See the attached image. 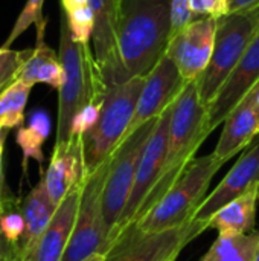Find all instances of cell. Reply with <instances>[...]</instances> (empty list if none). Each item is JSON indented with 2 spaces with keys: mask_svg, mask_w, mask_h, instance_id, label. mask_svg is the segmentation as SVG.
Masks as SVG:
<instances>
[{
  "mask_svg": "<svg viewBox=\"0 0 259 261\" xmlns=\"http://www.w3.org/2000/svg\"><path fill=\"white\" fill-rule=\"evenodd\" d=\"M259 6V0H229L231 12H244Z\"/></svg>",
  "mask_w": 259,
  "mask_h": 261,
  "instance_id": "31",
  "label": "cell"
},
{
  "mask_svg": "<svg viewBox=\"0 0 259 261\" xmlns=\"http://www.w3.org/2000/svg\"><path fill=\"white\" fill-rule=\"evenodd\" d=\"M189 232V223L156 232H145L131 223L111 242L104 261H176L191 242Z\"/></svg>",
  "mask_w": 259,
  "mask_h": 261,
  "instance_id": "9",
  "label": "cell"
},
{
  "mask_svg": "<svg viewBox=\"0 0 259 261\" xmlns=\"http://www.w3.org/2000/svg\"><path fill=\"white\" fill-rule=\"evenodd\" d=\"M224 165L214 153L194 158L165 196L139 220L136 226L145 232L179 228L191 222L194 213L205 200L214 176Z\"/></svg>",
  "mask_w": 259,
  "mask_h": 261,
  "instance_id": "4",
  "label": "cell"
},
{
  "mask_svg": "<svg viewBox=\"0 0 259 261\" xmlns=\"http://www.w3.org/2000/svg\"><path fill=\"white\" fill-rule=\"evenodd\" d=\"M21 249L20 245L11 243L0 226V261H21Z\"/></svg>",
  "mask_w": 259,
  "mask_h": 261,
  "instance_id": "30",
  "label": "cell"
},
{
  "mask_svg": "<svg viewBox=\"0 0 259 261\" xmlns=\"http://www.w3.org/2000/svg\"><path fill=\"white\" fill-rule=\"evenodd\" d=\"M217 18L198 17L171 35L166 55L186 83L197 81L209 66L217 34Z\"/></svg>",
  "mask_w": 259,
  "mask_h": 261,
  "instance_id": "12",
  "label": "cell"
},
{
  "mask_svg": "<svg viewBox=\"0 0 259 261\" xmlns=\"http://www.w3.org/2000/svg\"><path fill=\"white\" fill-rule=\"evenodd\" d=\"M194 20L189 0H172L171 2V35L185 28Z\"/></svg>",
  "mask_w": 259,
  "mask_h": 261,
  "instance_id": "29",
  "label": "cell"
},
{
  "mask_svg": "<svg viewBox=\"0 0 259 261\" xmlns=\"http://www.w3.org/2000/svg\"><path fill=\"white\" fill-rule=\"evenodd\" d=\"M259 29V6L244 12H231L217 23L215 46L205 73L197 80L202 102L209 107L217 93L244 55Z\"/></svg>",
  "mask_w": 259,
  "mask_h": 261,
  "instance_id": "6",
  "label": "cell"
},
{
  "mask_svg": "<svg viewBox=\"0 0 259 261\" xmlns=\"http://www.w3.org/2000/svg\"><path fill=\"white\" fill-rule=\"evenodd\" d=\"M58 54L64 69V83L58 90L55 142H64L70 138L75 116L89 104L101 102L108 86L102 76L90 43L84 44L73 40L63 12L60 20Z\"/></svg>",
  "mask_w": 259,
  "mask_h": 261,
  "instance_id": "2",
  "label": "cell"
},
{
  "mask_svg": "<svg viewBox=\"0 0 259 261\" xmlns=\"http://www.w3.org/2000/svg\"><path fill=\"white\" fill-rule=\"evenodd\" d=\"M172 0H119L116 55L107 84L147 76L171 38Z\"/></svg>",
  "mask_w": 259,
  "mask_h": 261,
  "instance_id": "1",
  "label": "cell"
},
{
  "mask_svg": "<svg viewBox=\"0 0 259 261\" xmlns=\"http://www.w3.org/2000/svg\"><path fill=\"white\" fill-rule=\"evenodd\" d=\"M61 12L64 14L72 37L78 43L89 44L93 35L95 15L89 0H61Z\"/></svg>",
  "mask_w": 259,
  "mask_h": 261,
  "instance_id": "25",
  "label": "cell"
},
{
  "mask_svg": "<svg viewBox=\"0 0 259 261\" xmlns=\"http://www.w3.org/2000/svg\"><path fill=\"white\" fill-rule=\"evenodd\" d=\"M50 133V119L44 112H35L27 125L18 127L17 132V144L20 145L24 158V170L27 159H35L40 165L44 161L43 144L46 142Z\"/></svg>",
  "mask_w": 259,
  "mask_h": 261,
  "instance_id": "23",
  "label": "cell"
},
{
  "mask_svg": "<svg viewBox=\"0 0 259 261\" xmlns=\"http://www.w3.org/2000/svg\"><path fill=\"white\" fill-rule=\"evenodd\" d=\"M82 261H104V254H93Z\"/></svg>",
  "mask_w": 259,
  "mask_h": 261,
  "instance_id": "33",
  "label": "cell"
},
{
  "mask_svg": "<svg viewBox=\"0 0 259 261\" xmlns=\"http://www.w3.org/2000/svg\"><path fill=\"white\" fill-rule=\"evenodd\" d=\"M157 118L140 125L136 132L128 135L108 158L102 206L105 223L110 231V245L111 236L118 228L122 213L128 203L140 156L154 130Z\"/></svg>",
  "mask_w": 259,
  "mask_h": 261,
  "instance_id": "8",
  "label": "cell"
},
{
  "mask_svg": "<svg viewBox=\"0 0 259 261\" xmlns=\"http://www.w3.org/2000/svg\"><path fill=\"white\" fill-rule=\"evenodd\" d=\"M211 133L208 107L202 102L197 81L189 83L172 102L163 170L136 220L147 214L165 196L188 164L195 158L197 150Z\"/></svg>",
  "mask_w": 259,
  "mask_h": 261,
  "instance_id": "3",
  "label": "cell"
},
{
  "mask_svg": "<svg viewBox=\"0 0 259 261\" xmlns=\"http://www.w3.org/2000/svg\"><path fill=\"white\" fill-rule=\"evenodd\" d=\"M189 3L194 18L212 17L218 20L231 14L229 0H189Z\"/></svg>",
  "mask_w": 259,
  "mask_h": 261,
  "instance_id": "28",
  "label": "cell"
},
{
  "mask_svg": "<svg viewBox=\"0 0 259 261\" xmlns=\"http://www.w3.org/2000/svg\"><path fill=\"white\" fill-rule=\"evenodd\" d=\"M259 84V29L244 55L208 107V124L214 132L227 115Z\"/></svg>",
  "mask_w": 259,
  "mask_h": 261,
  "instance_id": "14",
  "label": "cell"
},
{
  "mask_svg": "<svg viewBox=\"0 0 259 261\" xmlns=\"http://www.w3.org/2000/svg\"><path fill=\"white\" fill-rule=\"evenodd\" d=\"M31 50L32 49L14 50L11 47H0V92L18 78L21 67L31 55Z\"/></svg>",
  "mask_w": 259,
  "mask_h": 261,
  "instance_id": "27",
  "label": "cell"
},
{
  "mask_svg": "<svg viewBox=\"0 0 259 261\" xmlns=\"http://www.w3.org/2000/svg\"><path fill=\"white\" fill-rule=\"evenodd\" d=\"M43 5H44V0H27L23 11L20 12L18 18L15 20L14 23V28L12 31L9 32L8 38L5 40V43L0 46L3 49H9L11 44L32 24L38 26L41 23L46 21V18L43 17Z\"/></svg>",
  "mask_w": 259,
  "mask_h": 261,
  "instance_id": "26",
  "label": "cell"
},
{
  "mask_svg": "<svg viewBox=\"0 0 259 261\" xmlns=\"http://www.w3.org/2000/svg\"><path fill=\"white\" fill-rule=\"evenodd\" d=\"M172 60L165 54L157 66L145 76L133 121L125 135H131L145 122L159 118L188 86ZM124 138V139H125Z\"/></svg>",
  "mask_w": 259,
  "mask_h": 261,
  "instance_id": "13",
  "label": "cell"
},
{
  "mask_svg": "<svg viewBox=\"0 0 259 261\" xmlns=\"http://www.w3.org/2000/svg\"><path fill=\"white\" fill-rule=\"evenodd\" d=\"M255 261H259V245H258V251H256V257H255Z\"/></svg>",
  "mask_w": 259,
  "mask_h": 261,
  "instance_id": "35",
  "label": "cell"
},
{
  "mask_svg": "<svg viewBox=\"0 0 259 261\" xmlns=\"http://www.w3.org/2000/svg\"><path fill=\"white\" fill-rule=\"evenodd\" d=\"M255 89L227 115L223 122L221 136L212 153L224 164L237 153L247 148L259 136V110L255 99Z\"/></svg>",
  "mask_w": 259,
  "mask_h": 261,
  "instance_id": "17",
  "label": "cell"
},
{
  "mask_svg": "<svg viewBox=\"0 0 259 261\" xmlns=\"http://www.w3.org/2000/svg\"><path fill=\"white\" fill-rule=\"evenodd\" d=\"M9 130H0V196L5 191V173H3V150H5V141Z\"/></svg>",
  "mask_w": 259,
  "mask_h": 261,
  "instance_id": "32",
  "label": "cell"
},
{
  "mask_svg": "<svg viewBox=\"0 0 259 261\" xmlns=\"http://www.w3.org/2000/svg\"><path fill=\"white\" fill-rule=\"evenodd\" d=\"M56 208L58 206L52 202L47 193L44 176L41 171V177L38 184L29 191V194L21 203V211L24 217V234L20 240L21 257H24L32 249L35 242L49 226Z\"/></svg>",
  "mask_w": 259,
  "mask_h": 261,
  "instance_id": "20",
  "label": "cell"
},
{
  "mask_svg": "<svg viewBox=\"0 0 259 261\" xmlns=\"http://www.w3.org/2000/svg\"><path fill=\"white\" fill-rule=\"evenodd\" d=\"M107 167L108 159L84 180L75 228L63 261H82L93 254H105L110 248V231L102 206Z\"/></svg>",
  "mask_w": 259,
  "mask_h": 261,
  "instance_id": "7",
  "label": "cell"
},
{
  "mask_svg": "<svg viewBox=\"0 0 259 261\" xmlns=\"http://www.w3.org/2000/svg\"><path fill=\"white\" fill-rule=\"evenodd\" d=\"M47 20L37 28V40L35 46L31 50L29 58L26 60L24 66L18 78L34 87L38 83H44L55 90H60L64 83V69L60 60V54L55 52L44 40Z\"/></svg>",
  "mask_w": 259,
  "mask_h": 261,
  "instance_id": "19",
  "label": "cell"
},
{
  "mask_svg": "<svg viewBox=\"0 0 259 261\" xmlns=\"http://www.w3.org/2000/svg\"><path fill=\"white\" fill-rule=\"evenodd\" d=\"M145 76L108 84L96 124L82 136L87 174L98 170L124 141L133 121Z\"/></svg>",
  "mask_w": 259,
  "mask_h": 261,
  "instance_id": "5",
  "label": "cell"
},
{
  "mask_svg": "<svg viewBox=\"0 0 259 261\" xmlns=\"http://www.w3.org/2000/svg\"><path fill=\"white\" fill-rule=\"evenodd\" d=\"M171 110H172V104L157 118L154 130H153V133L143 148V153L140 156L128 203L122 213L118 228L114 229V232L111 236V242L116 239V236L122 229H125L128 225L136 222L145 200L148 199V196L151 194V191L154 190V187L160 177V173H162L163 164H165V158H166V150H168V132H169Z\"/></svg>",
  "mask_w": 259,
  "mask_h": 261,
  "instance_id": "10",
  "label": "cell"
},
{
  "mask_svg": "<svg viewBox=\"0 0 259 261\" xmlns=\"http://www.w3.org/2000/svg\"><path fill=\"white\" fill-rule=\"evenodd\" d=\"M255 99H256V106H258L259 110V84L256 86V89H255Z\"/></svg>",
  "mask_w": 259,
  "mask_h": 261,
  "instance_id": "34",
  "label": "cell"
},
{
  "mask_svg": "<svg viewBox=\"0 0 259 261\" xmlns=\"http://www.w3.org/2000/svg\"><path fill=\"white\" fill-rule=\"evenodd\" d=\"M43 176L47 193L58 206L87 177L82 136H72L64 142H55L49 167Z\"/></svg>",
  "mask_w": 259,
  "mask_h": 261,
  "instance_id": "15",
  "label": "cell"
},
{
  "mask_svg": "<svg viewBox=\"0 0 259 261\" xmlns=\"http://www.w3.org/2000/svg\"><path fill=\"white\" fill-rule=\"evenodd\" d=\"M255 185H259V139L241 154L220 185L205 197L197 208L189 222L191 242L208 229V223L217 211L247 193Z\"/></svg>",
  "mask_w": 259,
  "mask_h": 261,
  "instance_id": "11",
  "label": "cell"
},
{
  "mask_svg": "<svg viewBox=\"0 0 259 261\" xmlns=\"http://www.w3.org/2000/svg\"><path fill=\"white\" fill-rule=\"evenodd\" d=\"M259 245V231L249 234L218 236L211 249L200 261H255Z\"/></svg>",
  "mask_w": 259,
  "mask_h": 261,
  "instance_id": "22",
  "label": "cell"
},
{
  "mask_svg": "<svg viewBox=\"0 0 259 261\" xmlns=\"http://www.w3.org/2000/svg\"><path fill=\"white\" fill-rule=\"evenodd\" d=\"M82 187L84 182L63 199L49 226L44 229V232L40 236L32 249L23 257L21 261H63L75 228Z\"/></svg>",
  "mask_w": 259,
  "mask_h": 261,
  "instance_id": "16",
  "label": "cell"
},
{
  "mask_svg": "<svg viewBox=\"0 0 259 261\" xmlns=\"http://www.w3.org/2000/svg\"><path fill=\"white\" fill-rule=\"evenodd\" d=\"M32 87L17 78L0 92V130L21 127L24 122V109Z\"/></svg>",
  "mask_w": 259,
  "mask_h": 261,
  "instance_id": "24",
  "label": "cell"
},
{
  "mask_svg": "<svg viewBox=\"0 0 259 261\" xmlns=\"http://www.w3.org/2000/svg\"><path fill=\"white\" fill-rule=\"evenodd\" d=\"M259 200V185H255L243 196L237 197L220 211H217L209 223L208 229H217L218 236L249 234L253 231L256 205Z\"/></svg>",
  "mask_w": 259,
  "mask_h": 261,
  "instance_id": "21",
  "label": "cell"
},
{
  "mask_svg": "<svg viewBox=\"0 0 259 261\" xmlns=\"http://www.w3.org/2000/svg\"><path fill=\"white\" fill-rule=\"evenodd\" d=\"M93 15V52L102 76L107 83L116 55V31L119 17V0H89ZM108 86V84H107Z\"/></svg>",
  "mask_w": 259,
  "mask_h": 261,
  "instance_id": "18",
  "label": "cell"
}]
</instances>
